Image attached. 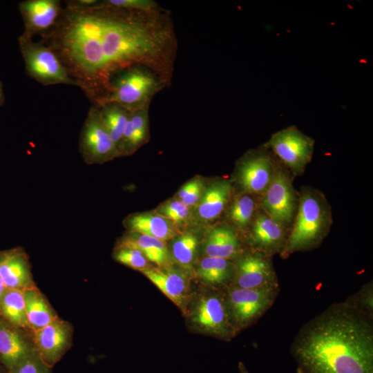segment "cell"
<instances>
[{
    "label": "cell",
    "instance_id": "1",
    "mask_svg": "<svg viewBox=\"0 0 373 373\" xmlns=\"http://www.w3.org/2000/svg\"><path fill=\"white\" fill-rule=\"evenodd\" d=\"M99 2V1H98ZM144 11L67 1L43 41L95 104L115 75L136 64L154 66L169 41L166 31L146 21Z\"/></svg>",
    "mask_w": 373,
    "mask_h": 373
},
{
    "label": "cell",
    "instance_id": "2",
    "mask_svg": "<svg viewBox=\"0 0 373 373\" xmlns=\"http://www.w3.org/2000/svg\"><path fill=\"white\" fill-rule=\"evenodd\" d=\"M290 352L296 373H373V320L334 303L301 327Z\"/></svg>",
    "mask_w": 373,
    "mask_h": 373
},
{
    "label": "cell",
    "instance_id": "3",
    "mask_svg": "<svg viewBox=\"0 0 373 373\" xmlns=\"http://www.w3.org/2000/svg\"><path fill=\"white\" fill-rule=\"evenodd\" d=\"M332 224L331 207L324 194L316 189L303 187L280 257L285 259L296 252L316 249L327 237Z\"/></svg>",
    "mask_w": 373,
    "mask_h": 373
},
{
    "label": "cell",
    "instance_id": "4",
    "mask_svg": "<svg viewBox=\"0 0 373 373\" xmlns=\"http://www.w3.org/2000/svg\"><path fill=\"white\" fill-rule=\"evenodd\" d=\"M161 86V82L151 71L138 66L130 67L115 76L105 96L95 105L115 103L133 111L149 106Z\"/></svg>",
    "mask_w": 373,
    "mask_h": 373
},
{
    "label": "cell",
    "instance_id": "5",
    "mask_svg": "<svg viewBox=\"0 0 373 373\" xmlns=\"http://www.w3.org/2000/svg\"><path fill=\"white\" fill-rule=\"evenodd\" d=\"M224 291L230 323L236 335L267 312L279 294L280 286L259 289L229 287Z\"/></svg>",
    "mask_w": 373,
    "mask_h": 373
},
{
    "label": "cell",
    "instance_id": "6",
    "mask_svg": "<svg viewBox=\"0 0 373 373\" xmlns=\"http://www.w3.org/2000/svg\"><path fill=\"white\" fill-rule=\"evenodd\" d=\"M19 48L28 75L44 86L68 84L77 86L56 53L42 42L21 36Z\"/></svg>",
    "mask_w": 373,
    "mask_h": 373
},
{
    "label": "cell",
    "instance_id": "7",
    "mask_svg": "<svg viewBox=\"0 0 373 373\" xmlns=\"http://www.w3.org/2000/svg\"><path fill=\"white\" fill-rule=\"evenodd\" d=\"M314 140L290 126L274 133L264 145L296 175H301L310 162Z\"/></svg>",
    "mask_w": 373,
    "mask_h": 373
},
{
    "label": "cell",
    "instance_id": "8",
    "mask_svg": "<svg viewBox=\"0 0 373 373\" xmlns=\"http://www.w3.org/2000/svg\"><path fill=\"white\" fill-rule=\"evenodd\" d=\"M298 203V198L288 173L277 167L274 176L260 197V208L267 215L290 229Z\"/></svg>",
    "mask_w": 373,
    "mask_h": 373
},
{
    "label": "cell",
    "instance_id": "9",
    "mask_svg": "<svg viewBox=\"0 0 373 373\" xmlns=\"http://www.w3.org/2000/svg\"><path fill=\"white\" fill-rule=\"evenodd\" d=\"M79 153L87 164H103L119 156L99 115V108L89 109L79 140Z\"/></svg>",
    "mask_w": 373,
    "mask_h": 373
},
{
    "label": "cell",
    "instance_id": "10",
    "mask_svg": "<svg viewBox=\"0 0 373 373\" xmlns=\"http://www.w3.org/2000/svg\"><path fill=\"white\" fill-rule=\"evenodd\" d=\"M233 261L234 268L230 287L259 289L279 285L272 258L248 249Z\"/></svg>",
    "mask_w": 373,
    "mask_h": 373
},
{
    "label": "cell",
    "instance_id": "11",
    "mask_svg": "<svg viewBox=\"0 0 373 373\" xmlns=\"http://www.w3.org/2000/svg\"><path fill=\"white\" fill-rule=\"evenodd\" d=\"M224 290L218 289L202 296L193 309L191 320L205 333L228 341L235 334L230 323Z\"/></svg>",
    "mask_w": 373,
    "mask_h": 373
},
{
    "label": "cell",
    "instance_id": "12",
    "mask_svg": "<svg viewBox=\"0 0 373 373\" xmlns=\"http://www.w3.org/2000/svg\"><path fill=\"white\" fill-rule=\"evenodd\" d=\"M277 166L265 145L249 152L240 162L237 181L243 193L261 196L270 184Z\"/></svg>",
    "mask_w": 373,
    "mask_h": 373
},
{
    "label": "cell",
    "instance_id": "13",
    "mask_svg": "<svg viewBox=\"0 0 373 373\" xmlns=\"http://www.w3.org/2000/svg\"><path fill=\"white\" fill-rule=\"evenodd\" d=\"M249 229L247 238L249 249L271 258L283 251L290 230L261 209Z\"/></svg>",
    "mask_w": 373,
    "mask_h": 373
},
{
    "label": "cell",
    "instance_id": "14",
    "mask_svg": "<svg viewBox=\"0 0 373 373\" xmlns=\"http://www.w3.org/2000/svg\"><path fill=\"white\" fill-rule=\"evenodd\" d=\"M24 30L21 37L32 39L33 36L48 34L57 24L62 8L58 0H26L19 4Z\"/></svg>",
    "mask_w": 373,
    "mask_h": 373
},
{
    "label": "cell",
    "instance_id": "15",
    "mask_svg": "<svg viewBox=\"0 0 373 373\" xmlns=\"http://www.w3.org/2000/svg\"><path fill=\"white\" fill-rule=\"evenodd\" d=\"M70 333L69 325L58 318L34 332L36 352L49 367L64 354L69 344Z\"/></svg>",
    "mask_w": 373,
    "mask_h": 373
},
{
    "label": "cell",
    "instance_id": "16",
    "mask_svg": "<svg viewBox=\"0 0 373 373\" xmlns=\"http://www.w3.org/2000/svg\"><path fill=\"white\" fill-rule=\"evenodd\" d=\"M0 277L7 289L24 291L35 287L28 258L19 248L0 251Z\"/></svg>",
    "mask_w": 373,
    "mask_h": 373
},
{
    "label": "cell",
    "instance_id": "17",
    "mask_svg": "<svg viewBox=\"0 0 373 373\" xmlns=\"http://www.w3.org/2000/svg\"><path fill=\"white\" fill-rule=\"evenodd\" d=\"M207 256L233 260L246 249L235 230L227 225L213 227L207 231L204 244Z\"/></svg>",
    "mask_w": 373,
    "mask_h": 373
},
{
    "label": "cell",
    "instance_id": "18",
    "mask_svg": "<svg viewBox=\"0 0 373 373\" xmlns=\"http://www.w3.org/2000/svg\"><path fill=\"white\" fill-rule=\"evenodd\" d=\"M168 298L182 307L186 301L189 287L186 278L173 269L148 267L141 271Z\"/></svg>",
    "mask_w": 373,
    "mask_h": 373
},
{
    "label": "cell",
    "instance_id": "19",
    "mask_svg": "<svg viewBox=\"0 0 373 373\" xmlns=\"http://www.w3.org/2000/svg\"><path fill=\"white\" fill-rule=\"evenodd\" d=\"M128 232L149 236L162 241L171 239L178 233L176 224L157 213H139L124 220Z\"/></svg>",
    "mask_w": 373,
    "mask_h": 373
},
{
    "label": "cell",
    "instance_id": "20",
    "mask_svg": "<svg viewBox=\"0 0 373 373\" xmlns=\"http://www.w3.org/2000/svg\"><path fill=\"white\" fill-rule=\"evenodd\" d=\"M232 191L229 180H218L207 186L198 202L197 213L203 221L218 218L227 207Z\"/></svg>",
    "mask_w": 373,
    "mask_h": 373
},
{
    "label": "cell",
    "instance_id": "21",
    "mask_svg": "<svg viewBox=\"0 0 373 373\" xmlns=\"http://www.w3.org/2000/svg\"><path fill=\"white\" fill-rule=\"evenodd\" d=\"M149 106L130 112L119 146V155L133 153L147 139L149 132Z\"/></svg>",
    "mask_w": 373,
    "mask_h": 373
},
{
    "label": "cell",
    "instance_id": "22",
    "mask_svg": "<svg viewBox=\"0 0 373 373\" xmlns=\"http://www.w3.org/2000/svg\"><path fill=\"white\" fill-rule=\"evenodd\" d=\"M135 249L141 251L146 258L163 266L170 259V254L164 241L137 233L128 232L119 241L117 248Z\"/></svg>",
    "mask_w": 373,
    "mask_h": 373
},
{
    "label": "cell",
    "instance_id": "23",
    "mask_svg": "<svg viewBox=\"0 0 373 373\" xmlns=\"http://www.w3.org/2000/svg\"><path fill=\"white\" fill-rule=\"evenodd\" d=\"M233 268V260L206 256L200 261L198 271L204 283L224 289L231 284Z\"/></svg>",
    "mask_w": 373,
    "mask_h": 373
},
{
    "label": "cell",
    "instance_id": "24",
    "mask_svg": "<svg viewBox=\"0 0 373 373\" xmlns=\"http://www.w3.org/2000/svg\"><path fill=\"white\" fill-rule=\"evenodd\" d=\"M32 352L17 332L0 323V360L9 370Z\"/></svg>",
    "mask_w": 373,
    "mask_h": 373
},
{
    "label": "cell",
    "instance_id": "25",
    "mask_svg": "<svg viewBox=\"0 0 373 373\" xmlns=\"http://www.w3.org/2000/svg\"><path fill=\"white\" fill-rule=\"evenodd\" d=\"M26 312L29 327L34 332L57 318L47 301L36 287L24 290Z\"/></svg>",
    "mask_w": 373,
    "mask_h": 373
},
{
    "label": "cell",
    "instance_id": "26",
    "mask_svg": "<svg viewBox=\"0 0 373 373\" xmlns=\"http://www.w3.org/2000/svg\"><path fill=\"white\" fill-rule=\"evenodd\" d=\"M260 209V196L242 193L236 196L228 210V218L241 231H247Z\"/></svg>",
    "mask_w": 373,
    "mask_h": 373
},
{
    "label": "cell",
    "instance_id": "27",
    "mask_svg": "<svg viewBox=\"0 0 373 373\" xmlns=\"http://www.w3.org/2000/svg\"><path fill=\"white\" fill-rule=\"evenodd\" d=\"M97 106L102 121L118 151L131 111L115 103Z\"/></svg>",
    "mask_w": 373,
    "mask_h": 373
},
{
    "label": "cell",
    "instance_id": "28",
    "mask_svg": "<svg viewBox=\"0 0 373 373\" xmlns=\"http://www.w3.org/2000/svg\"><path fill=\"white\" fill-rule=\"evenodd\" d=\"M0 312L12 325L19 327H29L24 291L7 289L0 298Z\"/></svg>",
    "mask_w": 373,
    "mask_h": 373
},
{
    "label": "cell",
    "instance_id": "29",
    "mask_svg": "<svg viewBox=\"0 0 373 373\" xmlns=\"http://www.w3.org/2000/svg\"><path fill=\"white\" fill-rule=\"evenodd\" d=\"M198 239L191 232H185L174 237L171 252L174 259L182 267H189L195 256Z\"/></svg>",
    "mask_w": 373,
    "mask_h": 373
},
{
    "label": "cell",
    "instance_id": "30",
    "mask_svg": "<svg viewBox=\"0 0 373 373\" xmlns=\"http://www.w3.org/2000/svg\"><path fill=\"white\" fill-rule=\"evenodd\" d=\"M344 302L373 320L372 280L362 285L356 292L347 297Z\"/></svg>",
    "mask_w": 373,
    "mask_h": 373
},
{
    "label": "cell",
    "instance_id": "31",
    "mask_svg": "<svg viewBox=\"0 0 373 373\" xmlns=\"http://www.w3.org/2000/svg\"><path fill=\"white\" fill-rule=\"evenodd\" d=\"M155 213L175 224H179L187 220L189 216V209L180 200H173L160 205L157 209Z\"/></svg>",
    "mask_w": 373,
    "mask_h": 373
},
{
    "label": "cell",
    "instance_id": "32",
    "mask_svg": "<svg viewBox=\"0 0 373 373\" xmlns=\"http://www.w3.org/2000/svg\"><path fill=\"white\" fill-rule=\"evenodd\" d=\"M114 258L121 264L132 269L142 271L149 267L147 259L137 249L131 248H117Z\"/></svg>",
    "mask_w": 373,
    "mask_h": 373
},
{
    "label": "cell",
    "instance_id": "33",
    "mask_svg": "<svg viewBox=\"0 0 373 373\" xmlns=\"http://www.w3.org/2000/svg\"><path fill=\"white\" fill-rule=\"evenodd\" d=\"M203 193V183L199 178L193 179L184 184L178 191V197L184 205L189 207L196 204Z\"/></svg>",
    "mask_w": 373,
    "mask_h": 373
},
{
    "label": "cell",
    "instance_id": "34",
    "mask_svg": "<svg viewBox=\"0 0 373 373\" xmlns=\"http://www.w3.org/2000/svg\"><path fill=\"white\" fill-rule=\"evenodd\" d=\"M9 370L10 373H50L49 367L42 361L36 352H32Z\"/></svg>",
    "mask_w": 373,
    "mask_h": 373
},
{
    "label": "cell",
    "instance_id": "35",
    "mask_svg": "<svg viewBox=\"0 0 373 373\" xmlns=\"http://www.w3.org/2000/svg\"><path fill=\"white\" fill-rule=\"evenodd\" d=\"M98 4L102 6L144 12H149L157 6L156 2L153 0H106L99 1Z\"/></svg>",
    "mask_w": 373,
    "mask_h": 373
},
{
    "label": "cell",
    "instance_id": "36",
    "mask_svg": "<svg viewBox=\"0 0 373 373\" xmlns=\"http://www.w3.org/2000/svg\"><path fill=\"white\" fill-rule=\"evenodd\" d=\"M238 370L240 373H250L242 362L238 363Z\"/></svg>",
    "mask_w": 373,
    "mask_h": 373
},
{
    "label": "cell",
    "instance_id": "37",
    "mask_svg": "<svg viewBox=\"0 0 373 373\" xmlns=\"http://www.w3.org/2000/svg\"><path fill=\"white\" fill-rule=\"evenodd\" d=\"M6 290H7V288L6 287L3 280H1L0 277V298L2 297V296L6 292Z\"/></svg>",
    "mask_w": 373,
    "mask_h": 373
},
{
    "label": "cell",
    "instance_id": "38",
    "mask_svg": "<svg viewBox=\"0 0 373 373\" xmlns=\"http://www.w3.org/2000/svg\"><path fill=\"white\" fill-rule=\"evenodd\" d=\"M4 101H5V97H4L3 87L0 82V106H1L3 104Z\"/></svg>",
    "mask_w": 373,
    "mask_h": 373
}]
</instances>
